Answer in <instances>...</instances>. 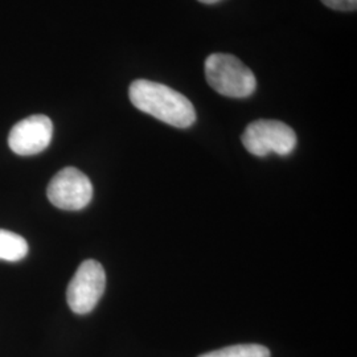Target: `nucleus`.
<instances>
[{"label":"nucleus","instance_id":"6","mask_svg":"<svg viewBox=\"0 0 357 357\" xmlns=\"http://www.w3.org/2000/svg\"><path fill=\"white\" fill-rule=\"evenodd\" d=\"M53 137V123L47 115H31L17 122L10 131L8 146L20 156L43 153Z\"/></svg>","mask_w":357,"mask_h":357},{"label":"nucleus","instance_id":"10","mask_svg":"<svg viewBox=\"0 0 357 357\" xmlns=\"http://www.w3.org/2000/svg\"><path fill=\"white\" fill-rule=\"evenodd\" d=\"M200 3H204V4H215V3H218V1H221V0H199Z\"/></svg>","mask_w":357,"mask_h":357},{"label":"nucleus","instance_id":"8","mask_svg":"<svg viewBox=\"0 0 357 357\" xmlns=\"http://www.w3.org/2000/svg\"><path fill=\"white\" fill-rule=\"evenodd\" d=\"M199 357H270V351L264 345L237 344L212 351Z\"/></svg>","mask_w":357,"mask_h":357},{"label":"nucleus","instance_id":"1","mask_svg":"<svg viewBox=\"0 0 357 357\" xmlns=\"http://www.w3.org/2000/svg\"><path fill=\"white\" fill-rule=\"evenodd\" d=\"M128 97L138 110L169 126L187 128L196 122V112L191 101L163 84L135 79L130 85Z\"/></svg>","mask_w":357,"mask_h":357},{"label":"nucleus","instance_id":"2","mask_svg":"<svg viewBox=\"0 0 357 357\" xmlns=\"http://www.w3.org/2000/svg\"><path fill=\"white\" fill-rule=\"evenodd\" d=\"M205 77L211 88L230 98H246L255 93V73L240 59L228 53H213L205 60Z\"/></svg>","mask_w":357,"mask_h":357},{"label":"nucleus","instance_id":"7","mask_svg":"<svg viewBox=\"0 0 357 357\" xmlns=\"http://www.w3.org/2000/svg\"><path fill=\"white\" fill-rule=\"evenodd\" d=\"M28 255V243L26 240L8 230L0 229V259L17 262Z\"/></svg>","mask_w":357,"mask_h":357},{"label":"nucleus","instance_id":"9","mask_svg":"<svg viewBox=\"0 0 357 357\" xmlns=\"http://www.w3.org/2000/svg\"><path fill=\"white\" fill-rule=\"evenodd\" d=\"M321 3L336 11H355L357 0H321Z\"/></svg>","mask_w":357,"mask_h":357},{"label":"nucleus","instance_id":"4","mask_svg":"<svg viewBox=\"0 0 357 357\" xmlns=\"http://www.w3.org/2000/svg\"><path fill=\"white\" fill-rule=\"evenodd\" d=\"M106 289V274L98 261L88 259L79 265L66 290L70 310L78 315H86L94 310Z\"/></svg>","mask_w":357,"mask_h":357},{"label":"nucleus","instance_id":"5","mask_svg":"<svg viewBox=\"0 0 357 357\" xmlns=\"http://www.w3.org/2000/svg\"><path fill=\"white\" fill-rule=\"evenodd\" d=\"M47 196L59 209L81 211L93 199V185L84 172L75 167H66L52 178Z\"/></svg>","mask_w":357,"mask_h":357},{"label":"nucleus","instance_id":"3","mask_svg":"<svg viewBox=\"0 0 357 357\" xmlns=\"http://www.w3.org/2000/svg\"><path fill=\"white\" fill-rule=\"evenodd\" d=\"M243 147L255 156L274 153L286 156L296 146V134L286 123L273 119H258L243 131Z\"/></svg>","mask_w":357,"mask_h":357}]
</instances>
